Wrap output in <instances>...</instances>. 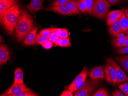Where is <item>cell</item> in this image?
I'll return each mask as SVG.
<instances>
[{"label": "cell", "instance_id": "obj_1", "mask_svg": "<svg viewBox=\"0 0 128 96\" xmlns=\"http://www.w3.org/2000/svg\"><path fill=\"white\" fill-rule=\"evenodd\" d=\"M34 25V21L29 13L25 10H21L15 30L17 41L20 42L25 38L33 30Z\"/></svg>", "mask_w": 128, "mask_h": 96}, {"label": "cell", "instance_id": "obj_2", "mask_svg": "<svg viewBox=\"0 0 128 96\" xmlns=\"http://www.w3.org/2000/svg\"><path fill=\"white\" fill-rule=\"evenodd\" d=\"M20 12L19 5L16 4L9 8L0 19L1 24L9 35L13 33L16 29Z\"/></svg>", "mask_w": 128, "mask_h": 96}, {"label": "cell", "instance_id": "obj_3", "mask_svg": "<svg viewBox=\"0 0 128 96\" xmlns=\"http://www.w3.org/2000/svg\"><path fill=\"white\" fill-rule=\"evenodd\" d=\"M103 79H92L86 80L82 88L76 92L74 96H89L100 85Z\"/></svg>", "mask_w": 128, "mask_h": 96}, {"label": "cell", "instance_id": "obj_4", "mask_svg": "<svg viewBox=\"0 0 128 96\" xmlns=\"http://www.w3.org/2000/svg\"><path fill=\"white\" fill-rule=\"evenodd\" d=\"M110 6V4L106 0H95L92 16L102 20L107 14Z\"/></svg>", "mask_w": 128, "mask_h": 96}, {"label": "cell", "instance_id": "obj_5", "mask_svg": "<svg viewBox=\"0 0 128 96\" xmlns=\"http://www.w3.org/2000/svg\"><path fill=\"white\" fill-rule=\"evenodd\" d=\"M107 63L114 68L116 72L117 82L116 85H118L121 83L128 81V76L113 59L110 58H108L107 59Z\"/></svg>", "mask_w": 128, "mask_h": 96}, {"label": "cell", "instance_id": "obj_6", "mask_svg": "<svg viewBox=\"0 0 128 96\" xmlns=\"http://www.w3.org/2000/svg\"><path fill=\"white\" fill-rule=\"evenodd\" d=\"M30 90H31L27 87L24 83L18 84L14 82L13 84L6 90L4 93L2 94L0 96H5L8 95L17 94Z\"/></svg>", "mask_w": 128, "mask_h": 96}, {"label": "cell", "instance_id": "obj_7", "mask_svg": "<svg viewBox=\"0 0 128 96\" xmlns=\"http://www.w3.org/2000/svg\"><path fill=\"white\" fill-rule=\"evenodd\" d=\"M105 77L108 83L111 85L116 84L117 82V74L114 68L107 63L104 69Z\"/></svg>", "mask_w": 128, "mask_h": 96}, {"label": "cell", "instance_id": "obj_8", "mask_svg": "<svg viewBox=\"0 0 128 96\" xmlns=\"http://www.w3.org/2000/svg\"><path fill=\"white\" fill-rule=\"evenodd\" d=\"M18 3V0H0V19L9 8Z\"/></svg>", "mask_w": 128, "mask_h": 96}, {"label": "cell", "instance_id": "obj_9", "mask_svg": "<svg viewBox=\"0 0 128 96\" xmlns=\"http://www.w3.org/2000/svg\"><path fill=\"white\" fill-rule=\"evenodd\" d=\"M126 41V36L122 33H118L112 38V44L113 47L116 49L122 47Z\"/></svg>", "mask_w": 128, "mask_h": 96}, {"label": "cell", "instance_id": "obj_10", "mask_svg": "<svg viewBox=\"0 0 128 96\" xmlns=\"http://www.w3.org/2000/svg\"><path fill=\"white\" fill-rule=\"evenodd\" d=\"M44 0H31L27 5V8L30 12L36 14L39 11L44 9L43 3Z\"/></svg>", "mask_w": 128, "mask_h": 96}, {"label": "cell", "instance_id": "obj_11", "mask_svg": "<svg viewBox=\"0 0 128 96\" xmlns=\"http://www.w3.org/2000/svg\"><path fill=\"white\" fill-rule=\"evenodd\" d=\"M10 52L6 45L0 44V65L6 64L8 60H10Z\"/></svg>", "mask_w": 128, "mask_h": 96}, {"label": "cell", "instance_id": "obj_12", "mask_svg": "<svg viewBox=\"0 0 128 96\" xmlns=\"http://www.w3.org/2000/svg\"><path fill=\"white\" fill-rule=\"evenodd\" d=\"M49 10L63 16L74 15V14L65 5L56 7H51Z\"/></svg>", "mask_w": 128, "mask_h": 96}, {"label": "cell", "instance_id": "obj_13", "mask_svg": "<svg viewBox=\"0 0 128 96\" xmlns=\"http://www.w3.org/2000/svg\"><path fill=\"white\" fill-rule=\"evenodd\" d=\"M105 72L102 66L97 67L88 72V75L91 79H102L105 78Z\"/></svg>", "mask_w": 128, "mask_h": 96}, {"label": "cell", "instance_id": "obj_14", "mask_svg": "<svg viewBox=\"0 0 128 96\" xmlns=\"http://www.w3.org/2000/svg\"><path fill=\"white\" fill-rule=\"evenodd\" d=\"M123 12V11L120 13L117 20L114 21V23L110 26L109 32L110 34L112 36L115 35L121 32V28L120 24V20Z\"/></svg>", "mask_w": 128, "mask_h": 96}, {"label": "cell", "instance_id": "obj_15", "mask_svg": "<svg viewBox=\"0 0 128 96\" xmlns=\"http://www.w3.org/2000/svg\"><path fill=\"white\" fill-rule=\"evenodd\" d=\"M122 11V10H115L108 13L107 15V24L108 26H110L114 23Z\"/></svg>", "mask_w": 128, "mask_h": 96}, {"label": "cell", "instance_id": "obj_16", "mask_svg": "<svg viewBox=\"0 0 128 96\" xmlns=\"http://www.w3.org/2000/svg\"><path fill=\"white\" fill-rule=\"evenodd\" d=\"M38 30V27L34 28L27 36V37L23 42V44L25 46L32 45L34 44V41L36 36V32Z\"/></svg>", "mask_w": 128, "mask_h": 96}, {"label": "cell", "instance_id": "obj_17", "mask_svg": "<svg viewBox=\"0 0 128 96\" xmlns=\"http://www.w3.org/2000/svg\"><path fill=\"white\" fill-rule=\"evenodd\" d=\"M120 24L121 28V32L122 33L126 34L128 28V18L126 15L125 12L124 11L121 17Z\"/></svg>", "mask_w": 128, "mask_h": 96}, {"label": "cell", "instance_id": "obj_18", "mask_svg": "<svg viewBox=\"0 0 128 96\" xmlns=\"http://www.w3.org/2000/svg\"><path fill=\"white\" fill-rule=\"evenodd\" d=\"M116 59L122 67L128 73V55L118 56L116 57Z\"/></svg>", "mask_w": 128, "mask_h": 96}, {"label": "cell", "instance_id": "obj_19", "mask_svg": "<svg viewBox=\"0 0 128 96\" xmlns=\"http://www.w3.org/2000/svg\"><path fill=\"white\" fill-rule=\"evenodd\" d=\"M24 72L20 68H18L14 71V83L22 84L24 83Z\"/></svg>", "mask_w": 128, "mask_h": 96}, {"label": "cell", "instance_id": "obj_20", "mask_svg": "<svg viewBox=\"0 0 128 96\" xmlns=\"http://www.w3.org/2000/svg\"><path fill=\"white\" fill-rule=\"evenodd\" d=\"M86 70V67H84V69L81 72L79 75L77 76L75 79H74L72 82L71 83V84L68 86V89L71 90L72 91V90L82 80L83 77L84 72Z\"/></svg>", "mask_w": 128, "mask_h": 96}, {"label": "cell", "instance_id": "obj_21", "mask_svg": "<svg viewBox=\"0 0 128 96\" xmlns=\"http://www.w3.org/2000/svg\"><path fill=\"white\" fill-rule=\"evenodd\" d=\"M85 4L87 10V13L90 15L92 16L95 0H83Z\"/></svg>", "mask_w": 128, "mask_h": 96}, {"label": "cell", "instance_id": "obj_22", "mask_svg": "<svg viewBox=\"0 0 128 96\" xmlns=\"http://www.w3.org/2000/svg\"><path fill=\"white\" fill-rule=\"evenodd\" d=\"M65 5L74 15H79L81 13L80 11L75 4L74 0H71V1L66 3Z\"/></svg>", "mask_w": 128, "mask_h": 96}, {"label": "cell", "instance_id": "obj_23", "mask_svg": "<svg viewBox=\"0 0 128 96\" xmlns=\"http://www.w3.org/2000/svg\"><path fill=\"white\" fill-rule=\"evenodd\" d=\"M74 2L81 13L83 14L87 13L85 4L83 0H75Z\"/></svg>", "mask_w": 128, "mask_h": 96}, {"label": "cell", "instance_id": "obj_24", "mask_svg": "<svg viewBox=\"0 0 128 96\" xmlns=\"http://www.w3.org/2000/svg\"><path fill=\"white\" fill-rule=\"evenodd\" d=\"M87 75H88V71H87V70H86L84 72L83 78H82V80L72 90V92H75L77 91L80 89H81L84 86L85 84L86 81Z\"/></svg>", "mask_w": 128, "mask_h": 96}, {"label": "cell", "instance_id": "obj_25", "mask_svg": "<svg viewBox=\"0 0 128 96\" xmlns=\"http://www.w3.org/2000/svg\"><path fill=\"white\" fill-rule=\"evenodd\" d=\"M48 40H49V37H45L39 33L36 36V39L34 41V44H41Z\"/></svg>", "mask_w": 128, "mask_h": 96}, {"label": "cell", "instance_id": "obj_26", "mask_svg": "<svg viewBox=\"0 0 128 96\" xmlns=\"http://www.w3.org/2000/svg\"><path fill=\"white\" fill-rule=\"evenodd\" d=\"M8 96H38L39 95L33 92L32 90L20 94L14 95H8Z\"/></svg>", "mask_w": 128, "mask_h": 96}, {"label": "cell", "instance_id": "obj_27", "mask_svg": "<svg viewBox=\"0 0 128 96\" xmlns=\"http://www.w3.org/2000/svg\"><path fill=\"white\" fill-rule=\"evenodd\" d=\"M58 46L61 47H70L72 46L70 37L62 39V41Z\"/></svg>", "mask_w": 128, "mask_h": 96}, {"label": "cell", "instance_id": "obj_28", "mask_svg": "<svg viewBox=\"0 0 128 96\" xmlns=\"http://www.w3.org/2000/svg\"><path fill=\"white\" fill-rule=\"evenodd\" d=\"M92 96H108V91L104 88H101L98 90Z\"/></svg>", "mask_w": 128, "mask_h": 96}, {"label": "cell", "instance_id": "obj_29", "mask_svg": "<svg viewBox=\"0 0 128 96\" xmlns=\"http://www.w3.org/2000/svg\"><path fill=\"white\" fill-rule=\"evenodd\" d=\"M59 37V36L55 32L53 28H51V34L49 37L50 40L54 43Z\"/></svg>", "mask_w": 128, "mask_h": 96}, {"label": "cell", "instance_id": "obj_30", "mask_svg": "<svg viewBox=\"0 0 128 96\" xmlns=\"http://www.w3.org/2000/svg\"><path fill=\"white\" fill-rule=\"evenodd\" d=\"M71 0H56L52 2V7H56L62 5H65Z\"/></svg>", "mask_w": 128, "mask_h": 96}, {"label": "cell", "instance_id": "obj_31", "mask_svg": "<svg viewBox=\"0 0 128 96\" xmlns=\"http://www.w3.org/2000/svg\"><path fill=\"white\" fill-rule=\"evenodd\" d=\"M118 87L126 96H128V82L119 85Z\"/></svg>", "mask_w": 128, "mask_h": 96}, {"label": "cell", "instance_id": "obj_32", "mask_svg": "<svg viewBox=\"0 0 128 96\" xmlns=\"http://www.w3.org/2000/svg\"><path fill=\"white\" fill-rule=\"evenodd\" d=\"M41 44L44 48L46 49H50L54 46V43L50 40Z\"/></svg>", "mask_w": 128, "mask_h": 96}, {"label": "cell", "instance_id": "obj_33", "mask_svg": "<svg viewBox=\"0 0 128 96\" xmlns=\"http://www.w3.org/2000/svg\"><path fill=\"white\" fill-rule=\"evenodd\" d=\"M51 28H46V29L42 30L39 33L43 36L46 37H49L51 34Z\"/></svg>", "mask_w": 128, "mask_h": 96}, {"label": "cell", "instance_id": "obj_34", "mask_svg": "<svg viewBox=\"0 0 128 96\" xmlns=\"http://www.w3.org/2000/svg\"><path fill=\"white\" fill-rule=\"evenodd\" d=\"M116 53L120 54H128V46L118 49L116 51Z\"/></svg>", "mask_w": 128, "mask_h": 96}, {"label": "cell", "instance_id": "obj_35", "mask_svg": "<svg viewBox=\"0 0 128 96\" xmlns=\"http://www.w3.org/2000/svg\"><path fill=\"white\" fill-rule=\"evenodd\" d=\"M59 36L62 39L66 38L69 37V33L68 29L66 28L62 29V31Z\"/></svg>", "mask_w": 128, "mask_h": 96}, {"label": "cell", "instance_id": "obj_36", "mask_svg": "<svg viewBox=\"0 0 128 96\" xmlns=\"http://www.w3.org/2000/svg\"><path fill=\"white\" fill-rule=\"evenodd\" d=\"M72 92L71 90L68 89L67 90H65L62 92V93L60 95V96H73Z\"/></svg>", "mask_w": 128, "mask_h": 96}, {"label": "cell", "instance_id": "obj_37", "mask_svg": "<svg viewBox=\"0 0 128 96\" xmlns=\"http://www.w3.org/2000/svg\"><path fill=\"white\" fill-rule=\"evenodd\" d=\"M106 0L111 5L120 3L125 1V0Z\"/></svg>", "mask_w": 128, "mask_h": 96}, {"label": "cell", "instance_id": "obj_38", "mask_svg": "<svg viewBox=\"0 0 128 96\" xmlns=\"http://www.w3.org/2000/svg\"><path fill=\"white\" fill-rule=\"evenodd\" d=\"M112 96H125V94H123L122 92L120 91L117 89H116L115 91L113 92L112 94Z\"/></svg>", "mask_w": 128, "mask_h": 96}, {"label": "cell", "instance_id": "obj_39", "mask_svg": "<svg viewBox=\"0 0 128 96\" xmlns=\"http://www.w3.org/2000/svg\"><path fill=\"white\" fill-rule=\"evenodd\" d=\"M54 30L55 31V32L57 33L58 35L59 36L60 35L62 31V28H53Z\"/></svg>", "mask_w": 128, "mask_h": 96}, {"label": "cell", "instance_id": "obj_40", "mask_svg": "<svg viewBox=\"0 0 128 96\" xmlns=\"http://www.w3.org/2000/svg\"><path fill=\"white\" fill-rule=\"evenodd\" d=\"M62 39L59 37L58 38V39L54 43L55 44V46H58L60 43L61 41H62Z\"/></svg>", "mask_w": 128, "mask_h": 96}, {"label": "cell", "instance_id": "obj_41", "mask_svg": "<svg viewBox=\"0 0 128 96\" xmlns=\"http://www.w3.org/2000/svg\"><path fill=\"white\" fill-rule=\"evenodd\" d=\"M128 46V35H126V41H125V43L124 44L122 47V48L126 47V46Z\"/></svg>", "mask_w": 128, "mask_h": 96}, {"label": "cell", "instance_id": "obj_42", "mask_svg": "<svg viewBox=\"0 0 128 96\" xmlns=\"http://www.w3.org/2000/svg\"><path fill=\"white\" fill-rule=\"evenodd\" d=\"M125 13H126V15L127 16V17L128 18V8H126L125 10Z\"/></svg>", "mask_w": 128, "mask_h": 96}, {"label": "cell", "instance_id": "obj_43", "mask_svg": "<svg viewBox=\"0 0 128 96\" xmlns=\"http://www.w3.org/2000/svg\"><path fill=\"white\" fill-rule=\"evenodd\" d=\"M127 33L128 34V29H127Z\"/></svg>", "mask_w": 128, "mask_h": 96}]
</instances>
